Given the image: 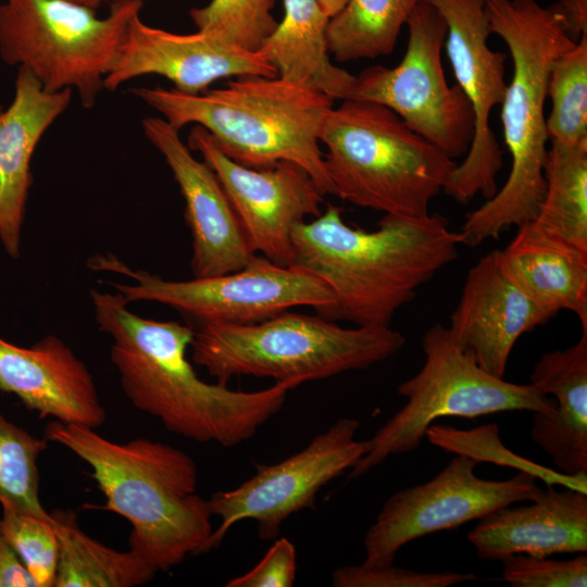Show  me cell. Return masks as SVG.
<instances>
[{"mask_svg": "<svg viewBox=\"0 0 587 587\" xmlns=\"http://www.w3.org/2000/svg\"><path fill=\"white\" fill-rule=\"evenodd\" d=\"M98 329L112 339L110 359L122 389L139 411L198 442L237 446L283 408L288 384L242 391L202 380L187 359L193 329L188 323L155 321L132 312L124 297L92 288Z\"/></svg>", "mask_w": 587, "mask_h": 587, "instance_id": "cell-1", "label": "cell"}, {"mask_svg": "<svg viewBox=\"0 0 587 587\" xmlns=\"http://www.w3.org/2000/svg\"><path fill=\"white\" fill-rule=\"evenodd\" d=\"M462 238L438 214H384L377 228L349 226L328 204L291 235L290 265L321 278L334 296L325 319L388 327L417 289L454 261Z\"/></svg>", "mask_w": 587, "mask_h": 587, "instance_id": "cell-2", "label": "cell"}, {"mask_svg": "<svg viewBox=\"0 0 587 587\" xmlns=\"http://www.w3.org/2000/svg\"><path fill=\"white\" fill-rule=\"evenodd\" d=\"M45 436L86 462L104 508L132 525L129 549L157 571L202 553L213 533L208 500L197 494L193 459L147 438L112 441L95 428L50 422Z\"/></svg>", "mask_w": 587, "mask_h": 587, "instance_id": "cell-3", "label": "cell"}, {"mask_svg": "<svg viewBox=\"0 0 587 587\" xmlns=\"http://www.w3.org/2000/svg\"><path fill=\"white\" fill-rule=\"evenodd\" d=\"M491 34L507 45L512 76L501 102L503 138L511 155L504 185L466 215L462 245L478 246L535 218L546 191L549 141L545 105L553 61L575 42L553 7L536 0H485Z\"/></svg>", "mask_w": 587, "mask_h": 587, "instance_id": "cell-4", "label": "cell"}, {"mask_svg": "<svg viewBox=\"0 0 587 587\" xmlns=\"http://www.w3.org/2000/svg\"><path fill=\"white\" fill-rule=\"evenodd\" d=\"M129 92L179 130L187 125L204 128L235 162L262 168L290 161L310 174L324 196L334 195L320 147L332 98L277 76L236 77L198 95L163 87Z\"/></svg>", "mask_w": 587, "mask_h": 587, "instance_id": "cell-5", "label": "cell"}, {"mask_svg": "<svg viewBox=\"0 0 587 587\" xmlns=\"http://www.w3.org/2000/svg\"><path fill=\"white\" fill-rule=\"evenodd\" d=\"M320 142L334 196L384 214H429L458 164L388 108L354 99L330 109Z\"/></svg>", "mask_w": 587, "mask_h": 587, "instance_id": "cell-6", "label": "cell"}, {"mask_svg": "<svg viewBox=\"0 0 587 587\" xmlns=\"http://www.w3.org/2000/svg\"><path fill=\"white\" fill-rule=\"evenodd\" d=\"M188 324L193 329V363L224 385L233 376L251 375L295 388L366 369L405 344L404 336L390 326L345 328L321 315L288 310L252 324Z\"/></svg>", "mask_w": 587, "mask_h": 587, "instance_id": "cell-7", "label": "cell"}, {"mask_svg": "<svg viewBox=\"0 0 587 587\" xmlns=\"http://www.w3.org/2000/svg\"><path fill=\"white\" fill-rule=\"evenodd\" d=\"M143 3H114L100 17L98 10L68 0H4L0 58L29 71L47 91H76L82 107L91 109Z\"/></svg>", "mask_w": 587, "mask_h": 587, "instance_id": "cell-8", "label": "cell"}, {"mask_svg": "<svg viewBox=\"0 0 587 587\" xmlns=\"http://www.w3.org/2000/svg\"><path fill=\"white\" fill-rule=\"evenodd\" d=\"M424 364L398 385L405 404L369 439V451L351 469L358 478L389 455L417 449L437 419H475L507 411L554 412V400L533 384H514L484 371L451 335L435 324L422 338Z\"/></svg>", "mask_w": 587, "mask_h": 587, "instance_id": "cell-9", "label": "cell"}, {"mask_svg": "<svg viewBox=\"0 0 587 587\" xmlns=\"http://www.w3.org/2000/svg\"><path fill=\"white\" fill-rule=\"evenodd\" d=\"M89 268L127 276L133 283L105 282L130 302L153 301L190 322L252 324L295 307H312L326 317L334 304L329 287L314 274L254 255L242 268L210 277L167 280L133 270L107 252L88 260Z\"/></svg>", "mask_w": 587, "mask_h": 587, "instance_id": "cell-10", "label": "cell"}, {"mask_svg": "<svg viewBox=\"0 0 587 587\" xmlns=\"http://www.w3.org/2000/svg\"><path fill=\"white\" fill-rule=\"evenodd\" d=\"M405 25L409 36L400 63L362 71L350 99L382 104L451 159L464 155L473 139L474 116L460 87L446 79V22L428 0H421Z\"/></svg>", "mask_w": 587, "mask_h": 587, "instance_id": "cell-11", "label": "cell"}, {"mask_svg": "<svg viewBox=\"0 0 587 587\" xmlns=\"http://www.w3.org/2000/svg\"><path fill=\"white\" fill-rule=\"evenodd\" d=\"M477 464L472 458L455 454L428 482L390 496L365 534L361 565H391L397 552L414 539L478 521L498 509L534 500L542 492L537 478L527 472L490 480L475 474Z\"/></svg>", "mask_w": 587, "mask_h": 587, "instance_id": "cell-12", "label": "cell"}, {"mask_svg": "<svg viewBox=\"0 0 587 587\" xmlns=\"http://www.w3.org/2000/svg\"><path fill=\"white\" fill-rule=\"evenodd\" d=\"M359 421L342 417L317 434L305 448L257 473L238 487L216 491L208 499L220 517L202 553L216 548L238 522L253 520L262 540L278 536L280 525L298 511L312 508L322 487L350 470L369 451V440H357Z\"/></svg>", "mask_w": 587, "mask_h": 587, "instance_id": "cell-13", "label": "cell"}, {"mask_svg": "<svg viewBox=\"0 0 587 587\" xmlns=\"http://www.w3.org/2000/svg\"><path fill=\"white\" fill-rule=\"evenodd\" d=\"M447 25L445 47L457 85L474 116V135L445 192L466 203L477 195L486 200L498 190L502 150L490 128V113L505 92V54L488 45L491 34L485 0H428Z\"/></svg>", "mask_w": 587, "mask_h": 587, "instance_id": "cell-14", "label": "cell"}, {"mask_svg": "<svg viewBox=\"0 0 587 587\" xmlns=\"http://www.w3.org/2000/svg\"><path fill=\"white\" fill-rule=\"evenodd\" d=\"M187 146L216 174L254 252L289 266L294 228L322 212L324 195L310 174L290 161L262 168L241 165L197 125L190 129Z\"/></svg>", "mask_w": 587, "mask_h": 587, "instance_id": "cell-15", "label": "cell"}, {"mask_svg": "<svg viewBox=\"0 0 587 587\" xmlns=\"http://www.w3.org/2000/svg\"><path fill=\"white\" fill-rule=\"evenodd\" d=\"M147 75L162 76L174 89L198 95L222 78L275 77L276 71L260 50L241 49L205 32L176 34L157 28L146 24L139 13L128 24L104 89L115 91Z\"/></svg>", "mask_w": 587, "mask_h": 587, "instance_id": "cell-16", "label": "cell"}, {"mask_svg": "<svg viewBox=\"0 0 587 587\" xmlns=\"http://www.w3.org/2000/svg\"><path fill=\"white\" fill-rule=\"evenodd\" d=\"M145 137L161 153L185 202L192 238L193 277L238 271L257 254L214 171L192 154L179 129L161 116L141 120Z\"/></svg>", "mask_w": 587, "mask_h": 587, "instance_id": "cell-17", "label": "cell"}, {"mask_svg": "<svg viewBox=\"0 0 587 587\" xmlns=\"http://www.w3.org/2000/svg\"><path fill=\"white\" fill-rule=\"evenodd\" d=\"M554 315L511 279L494 250L470 268L448 329L484 371L504 378L519 338Z\"/></svg>", "mask_w": 587, "mask_h": 587, "instance_id": "cell-18", "label": "cell"}, {"mask_svg": "<svg viewBox=\"0 0 587 587\" xmlns=\"http://www.w3.org/2000/svg\"><path fill=\"white\" fill-rule=\"evenodd\" d=\"M0 391L16 396L40 419L52 417L95 429L107 419L90 371L54 335H47L30 347L0 337Z\"/></svg>", "mask_w": 587, "mask_h": 587, "instance_id": "cell-19", "label": "cell"}, {"mask_svg": "<svg viewBox=\"0 0 587 587\" xmlns=\"http://www.w3.org/2000/svg\"><path fill=\"white\" fill-rule=\"evenodd\" d=\"M72 97L71 89L45 90L29 71L17 67L13 99L7 108L0 104V242L12 259L21 250L33 154Z\"/></svg>", "mask_w": 587, "mask_h": 587, "instance_id": "cell-20", "label": "cell"}, {"mask_svg": "<svg viewBox=\"0 0 587 587\" xmlns=\"http://www.w3.org/2000/svg\"><path fill=\"white\" fill-rule=\"evenodd\" d=\"M527 505L504 507L478 520L467 540L482 560L524 553L550 557L587 551V492L548 486Z\"/></svg>", "mask_w": 587, "mask_h": 587, "instance_id": "cell-21", "label": "cell"}, {"mask_svg": "<svg viewBox=\"0 0 587 587\" xmlns=\"http://www.w3.org/2000/svg\"><path fill=\"white\" fill-rule=\"evenodd\" d=\"M530 384L555 402L552 414L534 413L533 441L551 457L557 471L587 476V327L574 345L544 353Z\"/></svg>", "mask_w": 587, "mask_h": 587, "instance_id": "cell-22", "label": "cell"}, {"mask_svg": "<svg viewBox=\"0 0 587 587\" xmlns=\"http://www.w3.org/2000/svg\"><path fill=\"white\" fill-rule=\"evenodd\" d=\"M500 257L507 274L530 299L554 314L571 311L587 327V252L530 221L517 227Z\"/></svg>", "mask_w": 587, "mask_h": 587, "instance_id": "cell-23", "label": "cell"}, {"mask_svg": "<svg viewBox=\"0 0 587 587\" xmlns=\"http://www.w3.org/2000/svg\"><path fill=\"white\" fill-rule=\"evenodd\" d=\"M284 14L259 50L276 76L333 100L350 99L355 76L335 65L327 45L329 15L319 0H283Z\"/></svg>", "mask_w": 587, "mask_h": 587, "instance_id": "cell-24", "label": "cell"}, {"mask_svg": "<svg viewBox=\"0 0 587 587\" xmlns=\"http://www.w3.org/2000/svg\"><path fill=\"white\" fill-rule=\"evenodd\" d=\"M60 554L54 587H134L158 572L132 551H117L84 533L74 513L54 512Z\"/></svg>", "mask_w": 587, "mask_h": 587, "instance_id": "cell-25", "label": "cell"}, {"mask_svg": "<svg viewBox=\"0 0 587 587\" xmlns=\"http://www.w3.org/2000/svg\"><path fill=\"white\" fill-rule=\"evenodd\" d=\"M545 180V196L532 222L587 252V142H551Z\"/></svg>", "mask_w": 587, "mask_h": 587, "instance_id": "cell-26", "label": "cell"}, {"mask_svg": "<svg viewBox=\"0 0 587 587\" xmlns=\"http://www.w3.org/2000/svg\"><path fill=\"white\" fill-rule=\"evenodd\" d=\"M421 0H347L329 18L327 45L339 62L390 54L402 27Z\"/></svg>", "mask_w": 587, "mask_h": 587, "instance_id": "cell-27", "label": "cell"}, {"mask_svg": "<svg viewBox=\"0 0 587 587\" xmlns=\"http://www.w3.org/2000/svg\"><path fill=\"white\" fill-rule=\"evenodd\" d=\"M547 98L551 111L546 128L551 142H587V35L552 63Z\"/></svg>", "mask_w": 587, "mask_h": 587, "instance_id": "cell-28", "label": "cell"}, {"mask_svg": "<svg viewBox=\"0 0 587 587\" xmlns=\"http://www.w3.org/2000/svg\"><path fill=\"white\" fill-rule=\"evenodd\" d=\"M47 440L35 437L0 414V504H8L46 520H52L40 501L39 455Z\"/></svg>", "mask_w": 587, "mask_h": 587, "instance_id": "cell-29", "label": "cell"}, {"mask_svg": "<svg viewBox=\"0 0 587 587\" xmlns=\"http://www.w3.org/2000/svg\"><path fill=\"white\" fill-rule=\"evenodd\" d=\"M425 437L447 452L466 455L480 462H491L527 472L547 486L560 485L587 492V476H570L529 461L502 444L496 424H484L471 429L432 424Z\"/></svg>", "mask_w": 587, "mask_h": 587, "instance_id": "cell-30", "label": "cell"}, {"mask_svg": "<svg viewBox=\"0 0 587 587\" xmlns=\"http://www.w3.org/2000/svg\"><path fill=\"white\" fill-rule=\"evenodd\" d=\"M274 0H211L189 11L200 32L248 51H257L275 28Z\"/></svg>", "mask_w": 587, "mask_h": 587, "instance_id": "cell-31", "label": "cell"}, {"mask_svg": "<svg viewBox=\"0 0 587 587\" xmlns=\"http://www.w3.org/2000/svg\"><path fill=\"white\" fill-rule=\"evenodd\" d=\"M0 505L1 535L20 557L37 587H54L60 554L54 516L46 520L8 504Z\"/></svg>", "mask_w": 587, "mask_h": 587, "instance_id": "cell-32", "label": "cell"}, {"mask_svg": "<svg viewBox=\"0 0 587 587\" xmlns=\"http://www.w3.org/2000/svg\"><path fill=\"white\" fill-rule=\"evenodd\" d=\"M502 579L512 587H586L587 555L579 552L566 560L510 554L501 560Z\"/></svg>", "mask_w": 587, "mask_h": 587, "instance_id": "cell-33", "label": "cell"}, {"mask_svg": "<svg viewBox=\"0 0 587 587\" xmlns=\"http://www.w3.org/2000/svg\"><path fill=\"white\" fill-rule=\"evenodd\" d=\"M476 579L472 572H417L394 564L378 569L344 565L332 573L334 587H449Z\"/></svg>", "mask_w": 587, "mask_h": 587, "instance_id": "cell-34", "label": "cell"}, {"mask_svg": "<svg viewBox=\"0 0 587 587\" xmlns=\"http://www.w3.org/2000/svg\"><path fill=\"white\" fill-rule=\"evenodd\" d=\"M297 570L296 548L283 537L273 544L249 572L228 580L226 587H291Z\"/></svg>", "mask_w": 587, "mask_h": 587, "instance_id": "cell-35", "label": "cell"}, {"mask_svg": "<svg viewBox=\"0 0 587 587\" xmlns=\"http://www.w3.org/2000/svg\"><path fill=\"white\" fill-rule=\"evenodd\" d=\"M0 587H37L35 579L1 533Z\"/></svg>", "mask_w": 587, "mask_h": 587, "instance_id": "cell-36", "label": "cell"}, {"mask_svg": "<svg viewBox=\"0 0 587 587\" xmlns=\"http://www.w3.org/2000/svg\"><path fill=\"white\" fill-rule=\"evenodd\" d=\"M552 7L561 16L565 33L573 41L587 35V0H558Z\"/></svg>", "mask_w": 587, "mask_h": 587, "instance_id": "cell-37", "label": "cell"}, {"mask_svg": "<svg viewBox=\"0 0 587 587\" xmlns=\"http://www.w3.org/2000/svg\"><path fill=\"white\" fill-rule=\"evenodd\" d=\"M329 17L337 14L346 4L347 0H319Z\"/></svg>", "mask_w": 587, "mask_h": 587, "instance_id": "cell-38", "label": "cell"}, {"mask_svg": "<svg viewBox=\"0 0 587 587\" xmlns=\"http://www.w3.org/2000/svg\"><path fill=\"white\" fill-rule=\"evenodd\" d=\"M68 1L98 10L103 4L112 5L114 3L128 1V0H68ZM141 1H145V0H141Z\"/></svg>", "mask_w": 587, "mask_h": 587, "instance_id": "cell-39", "label": "cell"}]
</instances>
